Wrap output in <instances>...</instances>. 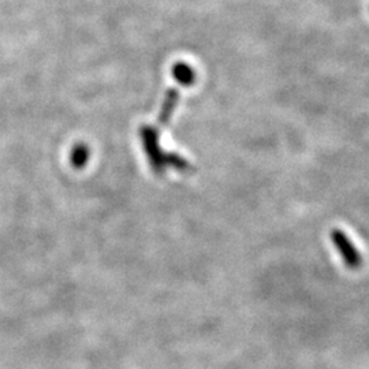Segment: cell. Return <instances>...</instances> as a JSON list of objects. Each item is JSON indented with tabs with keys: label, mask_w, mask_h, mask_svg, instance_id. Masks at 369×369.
Wrapping results in <instances>:
<instances>
[{
	"label": "cell",
	"mask_w": 369,
	"mask_h": 369,
	"mask_svg": "<svg viewBox=\"0 0 369 369\" xmlns=\"http://www.w3.org/2000/svg\"><path fill=\"white\" fill-rule=\"evenodd\" d=\"M329 235H331L332 244L336 247L344 263L348 268L356 269L361 266V254L345 231H342L341 228H334Z\"/></svg>",
	"instance_id": "1"
},
{
	"label": "cell",
	"mask_w": 369,
	"mask_h": 369,
	"mask_svg": "<svg viewBox=\"0 0 369 369\" xmlns=\"http://www.w3.org/2000/svg\"><path fill=\"white\" fill-rule=\"evenodd\" d=\"M174 76L181 83H190L194 78L192 69L187 67L186 64H178L174 70Z\"/></svg>",
	"instance_id": "2"
}]
</instances>
